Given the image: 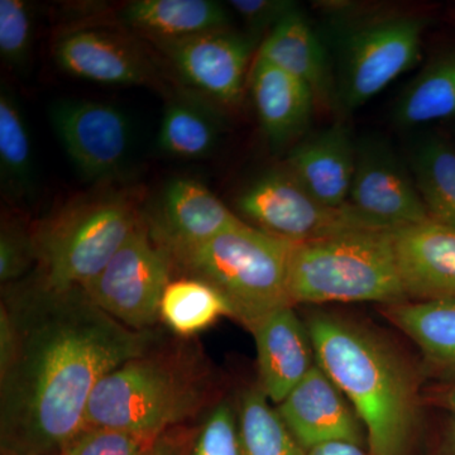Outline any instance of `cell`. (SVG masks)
Returning <instances> with one entry per match:
<instances>
[{
  "instance_id": "1",
  "label": "cell",
  "mask_w": 455,
  "mask_h": 455,
  "mask_svg": "<svg viewBox=\"0 0 455 455\" xmlns=\"http://www.w3.org/2000/svg\"><path fill=\"white\" fill-rule=\"evenodd\" d=\"M18 348L0 377V439L5 455L62 454L84 430L95 387L108 373L151 349L154 334L123 325L83 287L37 281L3 300Z\"/></svg>"
},
{
  "instance_id": "2",
  "label": "cell",
  "mask_w": 455,
  "mask_h": 455,
  "mask_svg": "<svg viewBox=\"0 0 455 455\" xmlns=\"http://www.w3.org/2000/svg\"><path fill=\"white\" fill-rule=\"evenodd\" d=\"M316 363L343 392L366 429L372 455H409L420 421L418 382L391 344L333 314L307 322Z\"/></svg>"
},
{
  "instance_id": "3",
  "label": "cell",
  "mask_w": 455,
  "mask_h": 455,
  "mask_svg": "<svg viewBox=\"0 0 455 455\" xmlns=\"http://www.w3.org/2000/svg\"><path fill=\"white\" fill-rule=\"evenodd\" d=\"M208 395V373L193 355L148 349L98 383L86 409V424L163 435L196 418Z\"/></svg>"
},
{
  "instance_id": "4",
  "label": "cell",
  "mask_w": 455,
  "mask_h": 455,
  "mask_svg": "<svg viewBox=\"0 0 455 455\" xmlns=\"http://www.w3.org/2000/svg\"><path fill=\"white\" fill-rule=\"evenodd\" d=\"M289 291L292 305L409 300L391 230H355L293 244Z\"/></svg>"
},
{
  "instance_id": "5",
  "label": "cell",
  "mask_w": 455,
  "mask_h": 455,
  "mask_svg": "<svg viewBox=\"0 0 455 455\" xmlns=\"http://www.w3.org/2000/svg\"><path fill=\"white\" fill-rule=\"evenodd\" d=\"M293 244L243 221L170 259L188 277L220 290L235 319L250 328L271 311L292 307L289 272Z\"/></svg>"
},
{
  "instance_id": "6",
  "label": "cell",
  "mask_w": 455,
  "mask_h": 455,
  "mask_svg": "<svg viewBox=\"0 0 455 455\" xmlns=\"http://www.w3.org/2000/svg\"><path fill=\"white\" fill-rule=\"evenodd\" d=\"M142 220L128 194L71 200L32 230L35 281L52 290L84 286L106 267Z\"/></svg>"
},
{
  "instance_id": "7",
  "label": "cell",
  "mask_w": 455,
  "mask_h": 455,
  "mask_svg": "<svg viewBox=\"0 0 455 455\" xmlns=\"http://www.w3.org/2000/svg\"><path fill=\"white\" fill-rule=\"evenodd\" d=\"M427 18L381 14L347 20L335 32L337 109L352 112L420 60Z\"/></svg>"
},
{
  "instance_id": "8",
  "label": "cell",
  "mask_w": 455,
  "mask_h": 455,
  "mask_svg": "<svg viewBox=\"0 0 455 455\" xmlns=\"http://www.w3.org/2000/svg\"><path fill=\"white\" fill-rule=\"evenodd\" d=\"M236 208L259 229L292 243L355 230H385L349 204L333 208L320 203L286 169L267 171L253 180L236 197Z\"/></svg>"
},
{
  "instance_id": "9",
  "label": "cell",
  "mask_w": 455,
  "mask_h": 455,
  "mask_svg": "<svg viewBox=\"0 0 455 455\" xmlns=\"http://www.w3.org/2000/svg\"><path fill=\"white\" fill-rule=\"evenodd\" d=\"M172 269L170 257L155 243L142 220L106 267L82 287L114 319L145 331L160 320Z\"/></svg>"
},
{
  "instance_id": "10",
  "label": "cell",
  "mask_w": 455,
  "mask_h": 455,
  "mask_svg": "<svg viewBox=\"0 0 455 455\" xmlns=\"http://www.w3.org/2000/svg\"><path fill=\"white\" fill-rule=\"evenodd\" d=\"M50 121L66 155L86 181L107 182L127 169L134 127L122 108L64 99L50 108Z\"/></svg>"
},
{
  "instance_id": "11",
  "label": "cell",
  "mask_w": 455,
  "mask_h": 455,
  "mask_svg": "<svg viewBox=\"0 0 455 455\" xmlns=\"http://www.w3.org/2000/svg\"><path fill=\"white\" fill-rule=\"evenodd\" d=\"M348 204L385 230L431 220L411 170L379 137H363L355 142Z\"/></svg>"
},
{
  "instance_id": "12",
  "label": "cell",
  "mask_w": 455,
  "mask_h": 455,
  "mask_svg": "<svg viewBox=\"0 0 455 455\" xmlns=\"http://www.w3.org/2000/svg\"><path fill=\"white\" fill-rule=\"evenodd\" d=\"M152 42L180 77L200 94L221 106L241 103L248 64L259 38L224 28L178 40Z\"/></svg>"
},
{
  "instance_id": "13",
  "label": "cell",
  "mask_w": 455,
  "mask_h": 455,
  "mask_svg": "<svg viewBox=\"0 0 455 455\" xmlns=\"http://www.w3.org/2000/svg\"><path fill=\"white\" fill-rule=\"evenodd\" d=\"M242 223L202 182L175 179L164 188L157 211L145 224L155 243L171 257Z\"/></svg>"
},
{
  "instance_id": "14",
  "label": "cell",
  "mask_w": 455,
  "mask_h": 455,
  "mask_svg": "<svg viewBox=\"0 0 455 455\" xmlns=\"http://www.w3.org/2000/svg\"><path fill=\"white\" fill-rule=\"evenodd\" d=\"M281 418L305 451L346 442L363 447L367 434L343 392L315 363L278 405Z\"/></svg>"
},
{
  "instance_id": "15",
  "label": "cell",
  "mask_w": 455,
  "mask_h": 455,
  "mask_svg": "<svg viewBox=\"0 0 455 455\" xmlns=\"http://www.w3.org/2000/svg\"><path fill=\"white\" fill-rule=\"evenodd\" d=\"M56 64L77 79L107 85L158 86L151 60L124 38L112 33L79 29L55 44Z\"/></svg>"
},
{
  "instance_id": "16",
  "label": "cell",
  "mask_w": 455,
  "mask_h": 455,
  "mask_svg": "<svg viewBox=\"0 0 455 455\" xmlns=\"http://www.w3.org/2000/svg\"><path fill=\"white\" fill-rule=\"evenodd\" d=\"M391 235L407 298L455 300V228L427 220Z\"/></svg>"
},
{
  "instance_id": "17",
  "label": "cell",
  "mask_w": 455,
  "mask_h": 455,
  "mask_svg": "<svg viewBox=\"0 0 455 455\" xmlns=\"http://www.w3.org/2000/svg\"><path fill=\"white\" fill-rule=\"evenodd\" d=\"M248 329L256 341L260 390L280 405L315 366L309 331L292 307L271 311Z\"/></svg>"
},
{
  "instance_id": "18",
  "label": "cell",
  "mask_w": 455,
  "mask_h": 455,
  "mask_svg": "<svg viewBox=\"0 0 455 455\" xmlns=\"http://www.w3.org/2000/svg\"><path fill=\"white\" fill-rule=\"evenodd\" d=\"M355 142L349 125L337 121L292 147L284 169L320 203L348 205L355 166Z\"/></svg>"
},
{
  "instance_id": "19",
  "label": "cell",
  "mask_w": 455,
  "mask_h": 455,
  "mask_svg": "<svg viewBox=\"0 0 455 455\" xmlns=\"http://www.w3.org/2000/svg\"><path fill=\"white\" fill-rule=\"evenodd\" d=\"M256 56L309 86L317 106L337 109L331 52L300 5L267 33Z\"/></svg>"
},
{
  "instance_id": "20",
  "label": "cell",
  "mask_w": 455,
  "mask_h": 455,
  "mask_svg": "<svg viewBox=\"0 0 455 455\" xmlns=\"http://www.w3.org/2000/svg\"><path fill=\"white\" fill-rule=\"evenodd\" d=\"M250 86L260 127L272 146L289 145L307 133L317 106L309 86L257 56Z\"/></svg>"
},
{
  "instance_id": "21",
  "label": "cell",
  "mask_w": 455,
  "mask_h": 455,
  "mask_svg": "<svg viewBox=\"0 0 455 455\" xmlns=\"http://www.w3.org/2000/svg\"><path fill=\"white\" fill-rule=\"evenodd\" d=\"M125 26L151 41L178 40L228 28V7L214 0H134L121 12Z\"/></svg>"
},
{
  "instance_id": "22",
  "label": "cell",
  "mask_w": 455,
  "mask_h": 455,
  "mask_svg": "<svg viewBox=\"0 0 455 455\" xmlns=\"http://www.w3.org/2000/svg\"><path fill=\"white\" fill-rule=\"evenodd\" d=\"M223 122L217 110L196 98L178 95L164 106L157 148L164 155L199 160L217 148Z\"/></svg>"
},
{
  "instance_id": "23",
  "label": "cell",
  "mask_w": 455,
  "mask_h": 455,
  "mask_svg": "<svg viewBox=\"0 0 455 455\" xmlns=\"http://www.w3.org/2000/svg\"><path fill=\"white\" fill-rule=\"evenodd\" d=\"M383 315L418 344L436 366L455 370V300L386 305Z\"/></svg>"
},
{
  "instance_id": "24",
  "label": "cell",
  "mask_w": 455,
  "mask_h": 455,
  "mask_svg": "<svg viewBox=\"0 0 455 455\" xmlns=\"http://www.w3.org/2000/svg\"><path fill=\"white\" fill-rule=\"evenodd\" d=\"M409 167L431 220L455 228L453 147L440 137H423L410 148Z\"/></svg>"
},
{
  "instance_id": "25",
  "label": "cell",
  "mask_w": 455,
  "mask_h": 455,
  "mask_svg": "<svg viewBox=\"0 0 455 455\" xmlns=\"http://www.w3.org/2000/svg\"><path fill=\"white\" fill-rule=\"evenodd\" d=\"M455 116V52L433 60L398 98L394 119L415 127Z\"/></svg>"
},
{
  "instance_id": "26",
  "label": "cell",
  "mask_w": 455,
  "mask_h": 455,
  "mask_svg": "<svg viewBox=\"0 0 455 455\" xmlns=\"http://www.w3.org/2000/svg\"><path fill=\"white\" fill-rule=\"evenodd\" d=\"M223 316L235 317L232 305L220 290L200 278L172 280L164 290L160 320L180 337L199 334Z\"/></svg>"
},
{
  "instance_id": "27",
  "label": "cell",
  "mask_w": 455,
  "mask_h": 455,
  "mask_svg": "<svg viewBox=\"0 0 455 455\" xmlns=\"http://www.w3.org/2000/svg\"><path fill=\"white\" fill-rule=\"evenodd\" d=\"M0 172L8 193L32 196L36 164L31 134L20 101L4 83L0 86Z\"/></svg>"
},
{
  "instance_id": "28",
  "label": "cell",
  "mask_w": 455,
  "mask_h": 455,
  "mask_svg": "<svg viewBox=\"0 0 455 455\" xmlns=\"http://www.w3.org/2000/svg\"><path fill=\"white\" fill-rule=\"evenodd\" d=\"M238 429L241 455H307L259 386L242 397Z\"/></svg>"
},
{
  "instance_id": "29",
  "label": "cell",
  "mask_w": 455,
  "mask_h": 455,
  "mask_svg": "<svg viewBox=\"0 0 455 455\" xmlns=\"http://www.w3.org/2000/svg\"><path fill=\"white\" fill-rule=\"evenodd\" d=\"M178 430L148 436L88 427L62 451V455H182L190 439L180 433L176 435Z\"/></svg>"
},
{
  "instance_id": "30",
  "label": "cell",
  "mask_w": 455,
  "mask_h": 455,
  "mask_svg": "<svg viewBox=\"0 0 455 455\" xmlns=\"http://www.w3.org/2000/svg\"><path fill=\"white\" fill-rule=\"evenodd\" d=\"M33 44L32 11L25 0H0V56L14 70L29 64Z\"/></svg>"
},
{
  "instance_id": "31",
  "label": "cell",
  "mask_w": 455,
  "mask_h": 455,
  "mask_svg": "<svg viewBox=\"0 0 455 455\" xmlns=\"http://www.w3.org/2000/svg\"><path fill=\"white\" fill-rule=\"evenodd\" d=\"M182 455H241L238 423L228 401L212 407Z\"/></svg>"
},
{
  "instance_id": "32",
  "label": "cell",
  "mask_w": 455,
  "mask_h": 455,
  "mask_svg": "<svg viewBox=\"0 0 455 455\" xmlns=\"http://www.w3.org/2000/svg\"><path fill=\"white\" fill-rule=\"evenodd\" d=\"M36 263L32 232L17 223H3L0 232V281L13 283Z\"/></svg>"
},
{
  "instance_id": "33",
  "label": "cell",
  "mask_w": 455,
  "mask_h": 455,
  "mask_svg": "<svg viewBox=\"0 0 455 455\" xmlns=\"http://www.w3.org/2000/svg\"><path fill=\"white\" fill-rule=\"evenodd\" d=\"M299 7L292 0H229L228 8L241 18L250 35L259 38L271 31L290 12Z\"/></svg>"
},
{
  "instance_id": "34",
  "label": "cell",
  "mask_w": 455,
  "mask_h": 455,
  "mask_svg": "<svg viewBox=\"0 0 455 455\" xmlns=\"http://www.w3.org/2000/svg\"><path fill=\"white\" fill-rule=\"evenodd\" d=\"M18 348L16 322L4 302L0 307V377L4 376L13 363Z\"/></svg>"
},
{
  "instance_id": "35",
  "label": "cell",
  "mask_w": 455,
  "mask_h": 455,
  "mask_svg": "<svg viewBox=\"0 0 455 455\" xmlns=\"http://www.w3.org/2000/svg\"><path fill=\"white\" fill-rule=\"evenodd\" d=\"M307 455H372L363 451L361 445L346 442L326 443L307 451Z\"/></svg>"
},
{
  "instance_id": "36",
  "label": "cell",
  "mask_w": 455,
  "mask_h": 455,
  "mask_svg": "<svg viewBox=\"0 0 455 455\" xmlns=\"http://www.w3.org/2000/svg\"><path fill=\"white\" fill-rule=\"evenodd\" d=\"M436 400H438L440 405L447 407L448 410H451L455 414V386L439 392Z\"/></svg>"
},
{
  "instance_id": "37",
  "label": "cell",
  "mask_w": 455,
  "mask_h": 455,
  "mask_svg": "<svg viewBox=\"0 0 455 455\" xmlns=\"http://www.w3.org/2000/svg\"><path fill=\"white\" fill-rule=\"evenodd\" d=\"M447 451L449 455H455V420L451 421L448 427Z\"/></svg>"
},
{
  "instance_id": "38",
  "label": "cell",
  "mask_w": 455,
  "mask_h": 455,
  "mask_svg": "<svg viewBox=\"0 0 455 455\" xmlns=\"http://www.w3.org/2000/svg\"><path fill=\"white\" fill-rule=\"evenodd\" d=\"M38 455H62V454H38Z\"/></svg>"
}]
</instances>
